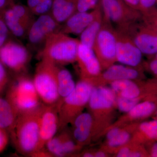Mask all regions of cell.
Wrapping results in <instances>:
<instances>
[{
  "mask_svg": "<svg viewBox=\"0 0 157 157\" xmlns=\"http://www.w3.org/2000/svg\"><path fill=\"white\" fill-rule=\"evenodd\" d=\"M77 0H54L50 13L61 25L77 11Z\"/></svg>",
  "mask_w": 157,
  "mask_h": 157,
  "instance_id": "603a6c76",
  "label": "cell"
},
{
  "mask_svg": "<svg viewBox=\"0 0 157 157\" xmlns=\"http://www.w3.org/2000/svg\"><path fill=\"white\" fill-rule=\"evenodd\" d=\"M143 67L155 77H157V53L151 56L147 61L143 63Z\"/></svg>",
  "mask_w": 157,
  "mask_h": 157,
  "instance_id": "d6a6232c",
  "label": "cell"
},
{
  "mask_svg": "<svg viewBox=\"0 0 157 157\" xmlns=\"http://www.w3.org/2000/svg\"><path fill=\"white\" fill-rule=\"evenodd\" d=\"M79 40L70 35L57 32L45 40L39 54L40 59L49 60L58 66L76 62Z\"/></svg>",
  "mask_w": 157,
  "mask_h": 157,
  "instance_id": "3957f363",
  "label": "cell"
},
{
  "mask_svg": "<svg viewBox=\"0 0 157 157\" xmlns=\"http://www.w3.org/2000/svg\"><path fill=\"white\" fill-rule=\"evenodd\" d=\"M3 16L11 33L20 39L26 37L31 25L18 16L11 6L3 12Z\"/></svg>",
  "mask_w": 157,
  "mask_h": 157,
  "instance_id": "7402d4cb",
  "label": "cell"
},
{
  "mask_svg": "<svg viewBox=\"0 0 157 157\" xmlns=\"http://www.w3.org/2000/svg\"><path fill=\"white\" fill-rule=\"evenodd\" d=\"M40 0H27L28 7L30 9L31 11L36 6Z\"/></svg>",
  "mask_w": 157,
  "mask_h": 157,
  "instance_id": "b9f144b4",
  "label": "cell"
},
{
  "mask_svg": "<svg viewBox=\"0 0 157 157\" xmlns=\"http://www.w3.org/2000/svg\"><path fill=\"white\" fill-rule=\"evenodd\" d=\"M121 31L131 37L143 54L151 56L157 53V33L147 27L142 21Z\"/></svg>",
  "mask_w": 157,
  "mask_h": 157,
  "instance_id": "7c38bea8",
  "label": "cell"
},
{
  "mask_svg": "<svg viewBox=\"0 0 157 157\" xmlns=\"http://www.w3.org/2000/svg\"><path fill=\"white\" fill-rule=\"evenodd\" d=\"M103 24V13L90 24L79 36V42L87 47L93 48L97 36Z\"/></svg>",
  "mask_w": 157,
  "mask_h": 157,
  "instance_id": "484cf974",
  "label": "cell"
},
{
  "mask_svg": "<svg viewBox=\"0 0 157 157\" xmlns=\"http://www.w3.org/2000/svg\"><path fill=\"white\" fill-rule=\"evenodd\" d=\"M156 2H157V0H156Z\"/></svg>",
  "mask_w": 157,
  "mask_h": 157,
  "instance_id": "bcb514c9",
  "label": "cell"
},
{
  "mask_svg": "<svg viewBox=\"0 0 157 157\" xmlns=\"http://www.w3.org/2000/svg\"><path fill=\"white\" fill-rule=\"evenodd\" d=\"M143 82V80L121 79L113 82L109 85L117 97L133 98L148 94L144 92Z\"/></svg>",
  "mask_w": 157,
  "mask_h": 157,
  "instance_id": "d6986e66",
  "label": "cell"
},
{
  "mask_svg": "<svg viewBox=\"0 0 157 157\" xmlns=\"http://www.w3.org/2000/svg\"><path fill=\"white\" fill-rule=\"evenodd\" d=\"M157 140V120L140 122L137 125L131 141L132 142L144 144Z\"/></svg>",
  "mask_w": 157,
  "mask_h": 157,
  "instance_id": "44dd1931",
  "label": "cell"
},
{
  "mask_svg": "<svg viewBox=\"0 0 157 157\" xmlns=\"http://www.w3.org/2000/svg\"><path fill=\"white\" fill-rule=\"evenodd\" d=\"M143 23L149 28L157 33V9L155 8L150 11L142 14Z\"/></svg>",
  "mask_w": 157,
  "mask_h": 157,
  "instance_id": "f1b7e54d",
  "label": "cell"
},
{
  "mask_svg": "<svg viewBox=\"0 0 157 157\" xmlns=\"http://www.w3.org/2000/svg\"><path fill=\"white\" fill-rule=\"evenodd\" d=\"M80 79L90 82L101 75L102 68L93 48L79 43L77 59Z\"/></svg>",
  "mask_w": 157,
  "mask_h": 157,
  "instance_id": "2e32d148",
  "label": "cell"
},
{
  "mask_svg": "<svg viewBox=\"0 0 157 157\" xmlns=\"http://www.w3.org/2000/svg\"><path fill=\"white\" fill-rule=\"evenodd\" d=\"M54 0H40L36 6L32 10L35 16H40L50 13Z\"/></svg>",
  "mask_w": 157,
  "mask_h": 157,
  "instance_id": "4dcf8cb0",
  "label": "cell"
},
{
  "mask_svg": "<svg viewBox=\"0 0 157 157\" xmlns=\"http://www.w3.org/2000/svg\"><path fill=\"white\" fill-rule=\"evenodd\" d=\"M2 129L1 128H0V131H1V130H2Z\"/></svg>",
  "mask_w": 157,
  "mask_h": 157,
  "instance_id": "f6af8a7d",
  "label": "cell"
},
{
  "mask_svg": "<svg viewBox=\"0 0 157 157\" xmlns=\"http://www.w3.org/2000/svg\"><path fill=\"white\" fill-rule=\"evenodd\" d=\"M14 3L13 0H0V14H2L6 9Z\"/></svg>",
  "mask_w": 157,
  "mask_h": 157,
  "instance_id": "ab89813d",
  "label": "cell"
},
{
  "mask_svg": "<svg viewBox=\"0 0 157 157\" xmlns=\"http://www.w3.org/2000/svg\"><path fill=\"white\" fill-rule=\"evenodd\" d=\"M138 123H133L124 125L120 132L111 140L105 141L100 149L113 155L121 147L131 141Z\"/></svg>",
  "mask_w": 157,
  "mask_h": 157,
  "instance_id": "ffe728a7",
  "label": "cell"
},
{
  "mask_svg": "<svg viewBox=\"0 0 157 157\" xmlns=\"http://www.w3.org/2000/svg\"><path fill=\"white\" fill-rule=\"evenodd\" d=\"M113 155L116 157H149L144 145L132 142L121 147Z\"/></svg>",
  "mask_w": 157,
  "mask_h": 157,
  "instance_id": "4316f807",
  "label": "cell"
},
{
  "mask_svg": "<svg viewBox=\"0 0 157 157\" xmlns=\"http://www.w3.org/2000/svg\"><path fill=\"white\" fill-rule=\"evenodd\" d=\"M45 104L18 115L11 136L20 153L30 156L36 151L39 140V124Z\"/></svg>",
  "mask_w": 157,
  "mask_h": 157,
  "instance_id": "7a4b0ae2",
  "label": "cell"
},
{
  "mask_svg": "<svg viewBox=\"0 0 157 157\" xmlns=\"http://www.w3.org/2000/svg\"><path fill=\"white\" fill-rule=\"evenodd\" d=\"M117 96L109 86H93L87 107L94 119V140L104 135L113 123L117 109Z\"/></svg>",
  "mask_w": 157,
  "mask_h": 157,
  "instance_id": "6da1fadb",
  "label": "cell"
},
{
  "mask_svg": "<svg viewBox=\"0 0 157 157\" xmlns=\"http://www.w3.org/2000/svg\"><path fill=\"white\" fill-rule=\"evenodd\" d=\"M71 125L72 135L78 145L83 147L94 140V119L89 113L82 112Z\"/></svg>",
  "mask_w": 157,
  "mask_h": 157,
  "instance_id": "ac0fdd59",
  "label": "cell"
},
{
  "mask_svg": "<svg viewBox=\"0 0 157 157\" xmlns=\"http://www.w3.org/2000/svg\"><path fill=\"white\" fill-rule=\"evenodd\" d=\"M148 95L150 94L142 95L137 98H125L117 96V109L124 113L128 112L140 101H143Z\"/></svg>",
  "mask_w": 157,
  "mask_h": 157,
  "instance_id": "83f0119b",
  "label": "cell"
},
{
  "mask_svg": "<svg viewBox=\"0 0 157 157\" xmlns=\"http://www.w3.org/2000/svg\"><path fill=\"white\" fill-rule=\"evenodd\" d=\"M152 117L153 118L157 120V109L156 110L154 114Z\"/></svg>",
  "mask_w": 157,
  "mask_h": 157,
  "instance_id": "ee69618b",
  "label": "cell"
},
{
  "mask_svg": "<svg viewBox=\"0 0 157 157\" xmlns=\"http://www.w3.org/2000/svg\"><path fill=\"white\" fill-rule=\"evenodd\" d=\"M143 86L146 94L157 95V77L144 81Z\"/></svg>",
  "mask_w": 157,
  "mask_h": 157,
  "instance_id": "e575fe53",
  "label": "cell"
},
{
  "mask_svg": "<svg viewBox=\"0 0 157 157\" xmlns=\"http://www.w3.org/2000/svg\"><path fill=\"white\" fill-rule=\"evenodd\" d=\"M101 13V6L91 11H76L61 24L59 32L69 35H80Z\"/></svg>",
  "mask_w": 157,
  "mask_h": 157,
  "instance_id": "e0dca14e",
  "label": "cell"
},
{
  "mask_svg": "<svg viewBox=\"0 0 157 157\" xmlns=\"http://www.w3.org/2000/svg\"><path fill=\"white\" fill-rule=\"evenodd\" d=\"M58 110L59 101L52 105H45L40 119L39 142L35 152L45 148L47 142L59 131Z\"/></svg>",
  "mask_w": 157,
  "mask_h": 157,
  "instance_id": "9a60e30c",
  "label": "cell"
},
{
  "mask_svg": "<svg viewBox=\"0 0 157 157\" xmlns=\"http://www.w3.org/2000/svg\"><path fill=\"white\" fill-rule=\"evenodd\" d=\"M76 86V83L70 71L63 66H59L57 87L60 100H63L67 97L73 91Z\"/></svg>",
  "mask_w": 157,
  "mask_h": 157,
  "instance_id": "d4e9b609",
  "label": "cell"
},
{
  "mask_svg": "<svg viewBox=\"0 0 157 157\" xmlns=\"http://www.w3.org/2000/svg\"><path fill=\"white\" fill-rule=\"evenodd\" d=\"M6 98L19 115L36 109L42 104L33 79L24 75L17 76L11 82Z\"/></svg>",
  "mask_w": 157,
  "mask_h": 157,
  "instance_id": "5b68a950",
  "label": "cell"
},
{
  "mask_svg": "<svg viewBox=\"0 0 157 157\" xmlns=\"http://www.w3.org/2000/svg\"><path fill=\"white\" fill-rule=\"evenodd\" d=\"M18 115L10 102L0 97V128L11 134Z\"/></svg>",
  "mask_w": 157,
  "mask_h": 157,
  "instance_id": "cb8c5ba5",
  "label": "cell"
},
{
  "mask_svg": "<svg viewBox=\"0 0 157 157\" xmlns=\"http://www.w3.org/2000/svg\"><path fill=\"white\" fill-rule=\"evenodd\" d=\"M9 80L6 67L0 62V96L6 89Z\"/></svg>",
  "mask_w": 157,
  "mask_h": 157,
  "instance_id": "836d02e7",
  "label": "cell"
},
{
  "mask_svg": "<svg viewBox=\"0 0 157 157\" xmlns=\"http://www.w3.org/2000/svg\"><path fill=\"white\" fill-rule=\"evenodd\" d=\"M30 59L27 48L15 41L9 40L0 48V62L15 73L24 72Z\"/></svg>",
  "mask_w": 157,
  "mask_h": 157,
  "instance_id": "9c48e42d",
  "label": "cell"
},
{
  "mask_svg": "<svg viewBox=\"0 0 157 157\" xmlns=\"http://www.w3.org/2000/svg\"><path fill=\"white\" fill-rule=\"evenodd\" d=\"M116 31L111 23L103 17V24L93 47L102 71L117 62Z\"/></svg>",
  "mask_w": 157,
  "mask_h": 157,
  "instance_id": "52a82bcc",
  "label": "cell"
},
{
  "mask_svg": "<svg viewBox=\"0 0 157 157\" xmlns=\"http://www.w3.org/2000/svg\"><path fill=\"white\" fill-rule=\"evenodd\" d=\"M93 86L89 82L80 79L73 92L59 101V131L73 123L78 116L87 107Z\"/></svg>",
  "mask_w": 157,
  "mask_h": 157,
  "instance_id": "277c9868",
  "label": "cell"
},
{
  "mask_svg": "<svg viewBox=\"0 0 157 157\" xmlns=\"http://www.w3.org/2000/svg\"><path fill=\"white\" fill-rule=\"evenodd\" d=\"M116 31L117 62L133 67L143 69V53L126 33L116 29Z\"/></svg>",
  "mask_w": 157,
  "mask_h": 157,
  "instance_id": "30bf717a",
  "label": "cell"
},
{
  "mask_svg": "<svg viewBox=\"0 0 157 157\" xmlns=\"http://www.w3.org/2000/svg\"><path fill=\"white\" fill-rule=\"evenodd\" d=\"M156 0H140V12L143 14L154 8Z\"/></svg>",
  "mask_w": 157,
  "mask_h": 157,
  "instance_id": "d590c367",
  "label": "cell"
},
{
  "mask_svg": "<svg viewBox=\"0 0 157 157\" xmlns=\"http://www.w3.org/2000/svg\"><path fill=\"white\" fill-rule=\"evenodd\" d=\"M101 0H77L76 10L78 12H88L101 6Z\"/></svg>",
  "mask_w": 157,
  "mask_h": 157,
  "instance_id": "f546056e",
  "label": "cell"
},
{
  "mask_svg": "<svg viewBox=\"0 0 157 157\" xmlns=\"http://www.w3.org/2000/svg\"><path fill=\"white\" fill-rule=\"evenodd\" d=\"M157 109V95H148L130 111L113 123L105 131V134L109 129L113 127L122 126L145 120L152 116Z\"/></svg>",
  "mask_w": 157,
  "mask_h": 157,
  "instance_id": "4fadbf2b",
  "label": "cell"
},
{
  "mask_svg": "<svg viewBox=\"0 0 157 157\" xmlns=\"http://www.w3.org/2000/svg\"><path fill=\"white\" fill-rule=\"evenodd\" d=\"M59 66L45 59H40L35 70L33 82L43 104L49 105L60 100L57 87Z\"/></svg>",
  "mask_w": 157,
  "mask_h": 157,
  "instance_id": "8992f818",
  "label": "cell"
},
{
  "mask_svg": "<svg viewBox=\"0 0 157 157\" xmlns=\"http://www.w3.org/2000/svg\"><path fill=\"white\" fill-rule=\"evenodd\" d=\"M8 133L5 130L0 131V153L6 149L9 143Z\"/></svg>",
  "mask_w": 157,
  "mask_h": 157,
  "instance_id": "74e56055",
  "label": "cell"
},
{
  "mask_svg": "<svg viewBox=\"0 0 157 157\" xmlns=\"http://www.w3.org/2000/svg\"><path fill=\"white\" fill-rule=\"evenodd\" d=\"M129 7L140 11V0H123Z\"/></svg>",
  "mask_w": 157,
  "mask_h": 157,
  "instance_id": "f35d334b",
  "label": "cell"
},
{
  "mask_svg": "<svg viewBox=\"0 0 157 157\" xmlns=\"http://www.w3.org/2000/svg\"><path fill=\"white\" fill-rule=\"evenodd\" d=\"M144 78L143 69L115 63L102 71L100 76L89 82L93 86H101L121 79L143 80Z\"/></svg>",
  "mask_w": 157,
  "mask_h": 157,
  "instance_id": "8fae6325",
  "label": "cell"
},
{
  "mask_svg": "<svg viewBox=\"0 0 157 157\" xmlns=\"http://www.w3.org/2000/svg\"><path fill=\"white\" fill-rule=\"evenodd\" d=\"M101 3L103 17L118 30H125L142 19L140 11L129 7L123 0H101Z\"/></svg>",
  "mask_w": 157,
  "mask_h": 157,
  "instance_id": "ba28073f",
  "label": "cell"
},
{
  "mask_svg": "<svg viewBox=\"0 0 157 157\" xmlns=\"http://www.w3.org/2000/svg\"><path fill=\"white\" fill-rule=\"evenodd\" d=\"M109 154L107 153L106 151L99 149L97 151L94 152V157H106L109 156Z\"/></svg>",
  "mask_w": 157,
  "mask_h": 157,
  "instance_id": "60d3db41",
  "label": "cell"
},
{
  "mask_svg": "<svg viewBox=\"0 0 157 157\" xmlns=\"http://www.w3.org/2000/svg\"><path fill=\"white\" fill-rule=\"evenodd\" d=\"M61 26L50 13L40 15L31 25L26 38L33 46L44 44L51 35L60 31Z\"/></svg>",
  "mask_w": 157,
  "mask_h": 157,
  "instance_id": "5bb4252c",
  "label": "cell"
},
{
  "mask_svg": "<svg viewBox=\"0 0 157 157\" xmlns=\"http://www.w3.org/2000/svg\"><path fill=\"white\" fill-rule=\"evenodd\" d=\"M10 32L6 25L2 14H0V48L6 43L9 39Z\"/></svg>",
  "mask_w": 157,
  "mask_h": 157,
  "instance_id": "1f68e13d",
  "label": "cell"
},
{
  "mask_svg": "<svg viewBox=\"0 0 157 157\" xmlns=\"http://www.w3.org/2000/svg\"><path fill=\"white\" fill-rule=\"evenodd\" d=\"M94 152L91 151H86L83 152L81 154H78V155H80V156L83 157H94Z\"/></svg>",
  "mask_w": 157,
  "mask_h": 157,
  "instance_id": "7bdbcfd3",
  "label": "cell"
},
{
  "mask_svg": "<svg viewBox=\"0 0 157 157\" xmlns=\"http://www.w3.org/2000/svg\"><path fill=\"white\" fill-rule=\"evenodd\" d=\"M149 157H157V140L151 141L144 144Z\"/></svg>",
  "mask_w": 157,
  "mask_h": 157,
  "instance_id": "8d00e7d4",
  "label": "cell"
}]
</instances>
